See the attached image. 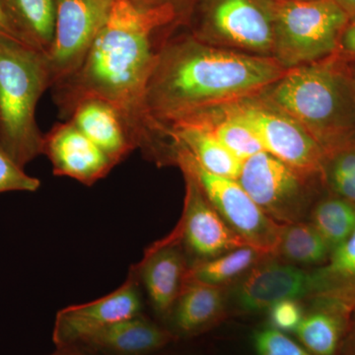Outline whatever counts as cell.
<instances>
[{"label":"cell","instance_id":"25","mask_svg":"<svg viewBox=\"0 0 355 355\" xmlns=\"http://www.w3.org/2000/svg\"><path fill=\"white\" fill-rule=\"evenodd\" d=\"M331 248L310 222L284 224L275 257L292 265L323 266Z\"/></svg>","mask_w":355,"mask_h":355},{"label":"cell","instance_id":"19","mask_svg":"<svg viewBox=\"0 0 355 355\" xmlns=\"http://www.w3.org/2000/svg\"><path fill=\"white\" fill-rule=\"evenodd\" d=\"M224 308L225 292L222 286L187 282L170 315V331L176 338L198 335L220 319Z\"/></svg>","mask_w":355,"mask_h":355},{"label":"cell","instance_id":"6","mask_svg":"<svg viewBox=\"0 0 355 355\" xmlns=\"http://www.w3.org/2000/svg\"><path fill=\"white\" fill-rule=\"evenodd\" d=\"M183 27L210 46L272 58L275 0H193Z\"/></svg>","mask_w":355,"mask_h":355},{"label":"cell","instance_id":"8","mask_svg":"<svg viewBox=\"0 0 355 355\" xmlns=\"http://www.w3.org/2000/svg\"><path fill=\"white\" fill-rule=\"evenodd\" d=\"M237 181L266 216L280 224L304 220L314 205L315 184L322 182L265 151L244 161Z\"/></svg>","mask_w":355,"mask_h":355},{"label":"cell","instance_id":"9","mask_svg":"<svg viewBox=\"0 0 355 355\" xmlns=\"http://www.w3.org/2000/svg\"><path fill=\"white\" fill-rule=\"evenodd\" d=\"M225 106L254 130L265 153L305 176L322 181L323 148L291 116L259 94Z\"/></svg>","mask_w":355,"mask_h":355},{"label":"cell","instance_id":"36","mask_svg":"<svg viewBox=\"0 0 355 355\" xmlns=\"http://www.w3.org/2000/svg\"><path fill=\"white\" fill-rule=\"evenodd\" d=\"M354 84H355V71L354 72Z\"/></svg>","mask_w":355,"mask_h":355},{"label":"cell","instance_id":"29","mask_svg":"<svg viewBox=\"0 0 355 355\" xmlns=\"http://www.w3.org/2000/svg\"><path fill=\"white\" fill-rule=\"evenodd\" d=\"M41 181L26 174L24 168L20 167L6 149L0 144V193L6 191H38Z\"/></svg>","mask_w":355,"mask_h":355},{"label":"cell","instance_id":"3","mask_svg":"<svg viewBox=\"0 0 355 355\" xmlns=\"http://www.w3.org/2000/svg\"><path fill=\"white\" fill-rule=\"evenodd\" d=\"M259 95L297 121L324 151L355 137L354 72L338 53L286 70Z\"/></svg>","mask_w":355,"mask_h":355},{"label":"cell","instance_id":"27","mask_svg":"<svg viewBox=\"0 0 355 355\" xmlns=\"http://www.w3.org/2000/svg\"><path fill=\"white\" fill-rule=\"evenodd\" d=\"M322 182L355 207V137L324 151Z\"/></svg>","mask_w":355,"mask_h":355},{"label":"cell","instance_id":"23","mask_svg":"<svg viewBox=\"0 0 355 355\" xmlns=\"http://www.w3.org/2000/svg\"><path fill=\"white\" fill-rule=\"evenodd\" d=\"M182 119L195 121L209 128L243 162L265 151L254 130L244 121L229 111L225 105L186 114L177 120Z\"/></svg>","mask_w":355,"mask_h":355},{"label":"cell","instance_id":"15","mask_svg":"<svg viewBox=\"0 0 355 355\" xmlns=\"http://www.w3.org/2000/svg\"><path fill=\"white\" fill-rule=\"evenodd\" d=\"M268 259L251 268L236 288V302L243 310L261 312L286 299L309 297L311 272Z\"/></svg>","mask_w":355,"mask_h":355},{"label":"cell","instance_id":"5","mask_svg":"<svg viewBox=\"0 0 355 355\" xmlns=\"http://www.w3.org/2000/svg\"><path fill=\"white\" fill-rule=\"evenodd\" d=\"M349 22L336 0H275L272 58L287 70L336 55Z\"/></svg>","mask_w":355,"mask_h":355},{"label":"cell","instance_id":"11","mask_svg":"<svg viewBox=\"0 0 355 355\" xmlns=\"http://www.w3.org/2000/svg\"><path fill=\"white\" fill-rule=\"evenodd\" d=\"M139 279L132 268L127 282L108 295L58 311L53 330L55 347H77L103 329L142 314Z\"/></svg>","mask_w":355,"mask_h":355},{"label":"cell","instance_id":"1","mask_svg":"<svg viewBox=\"0 0 355 355\" xmlns=\"http://www.w3.org/2000/svg\"><path fill=\"white\" fill-rule=\"evenodd\" d=\"M170 26H178L170 11L141 10L130 0H116L83 64L51 88L60 118L67 120L84 98H101L120 112L146 157L174 164V141L151 116L146 101L159 44Z\"/></svg>","mask_w":355,"mask_h":355},{"label":"cell","instance_id":"26","mask_svg":"<svg viewBox=\"0 0 355 355\" xmlns=\"http://www.w3.org/2000/svg\"><path fill=\"white\" fill-rule=\"evenodd\" d=\"M310 223L331 252L347 241L355 229V207L334 193L320 198L310 211Z\"/></svg>","mask_w":355,"mask_h":355},{"label":"cell","instance_id":"34","mask_svg":"<svg viewBox=\"0 0 355 355\" xmlns=\"http://www.w3.org/2000/svg\"><path fill=\"white\" fill-rule=\"evenodd\" d=\"M0 33L8 35V36L13 37V38L20 40L17 33L9 22L8 18L6 17V13H4L3 9H2L1 4H0ZM23 42V41H22Z\"/></svg>","mask_w":355,"mask_h":355},{"label":"cell","instance_id":"7","mask_svg":"<svg viewBox=\"0 0 355 355\" xmlns=\"http://www.w3.org/2000/svg\"><path fill=\"white\" fill-rule=\"evenodd\" d=\"M176 144L175 165L190 172L205 197L229 228L266 257H275L284 224L273 220L252 200L239 182L212 174L198 164L190 151Z\"/></svg>","mask_w":355,"mask_h":355},{"label":"cell","instance_id":"31","mask_svg":"<svg viewBox=\"0 0 355 355\" xmlns=\"http://www.w3.org/2000/svg\"><path fill=\"white\" fill-rule=\"evenodd\" d=\"M141 10L163 9L174 14L178 25L184 26L193 6V0H130Z\"/></svg>","mask_w":355,"mask_h":355},{"label":"cell","instance_id":"22","mask_svg":"<svg viewBox=\"0 0 355 355\" xmlns=\"http://www.w3.org/2000/svg\"><path fill=\"white\" fill-rule=\"evenodd\" d=\"M2 9L21 41L48 53L55 26V0H0Z\"/></svg>","mask_w":355,"mask_h":355},{"label":"cell","instance_id":"28","mask_svg":"<svg viewBox=\"0 0 355 355\" xmlns=\"http://www.w3.org/2000/svg\"><path fill=\"white\" fill-rule=\"evenodd\" d=\"M253 343L258 355H313L286 334L273 328L257 331Z\"/></svg>","mask_w":355,"mask_h":355},{"label":"cell","instance_id":"10","mask_svg":"<svg viewBox=\"0 0 355 355\" xmlns=\"http://www.w3.org/2000/svg\"><path fill=\"white\" fill-rule=\"evenodd\" d=\"M55 1V36L53 46L46 53L51 87L71 76L83 64L108 21L116 0Z\"/></svg>","mask_w":355,"mask_h":355},{"label":"cell","instance_id":"30","mask_svg":"<svg viewBox=\"0 0 355 355\" xmlns=\"http://www.w3.org/2000/svg\"><path fill=\"white\" fill-rule=\"evenodd\" d=\"M300 299H286L275 303L268 309V316L272 328L284 333L297 331L303 318L304 308Z\"/></svg>","mask_w":355,"mask_h":355},{"label":"cell","instance_id":"18","mask_svg":"<svg viewBox=\"0 0 355 355\" xmlns=\"http://www.w3.org/2000/svg\"><path fill=\"white\" fill-rule=\"evenodd\" d=\"M165 130L168 137L186 147L207 171L236 181L239 179L244 162L205 125L182 119L168 123Z\"/></svg>","mask_w":355,"mask_h":355},{"label":"cell","instance_id":"16","mask_svg":"<svg viewBox=\"0 0 355 355\" xmlns=\"http://www.w3.org/2000/svg\"><path fill=\"white\" fill-rule=\"evenodd\" d=\"M102 149L114 166L137 149L130 128L111 103L98 97L80 100L67 120Z\"/></svg>","mask_w":355,"mask_h":355},{"label":"cell","instance_id":"14","mask_svg":"<svg viewBox=\"0 0 355 355\" xmlns=\"http://www.w3.org/2000/svg\"><path fill=\"white\" fill-rule=\"evenodd\" d=\"M175 231L148 248L144 258L132 270L146 287L153 310L169 319L187 284L189 266Z\"/></svg>","mask_w":355,"mask_h":355},{"label":"cell","instance_id":"17","mask_svg":"<svg viewBox=\"0 0 355 355\" xmlns=\"http://www.w3.org/2000/svg\"><path fill=\"white\" fill-rule=\"evenodd\" d=\"M176 338L169 329L140 314L103 329L77 347L104 355H155Z\"/></svg>","mask_w":355,"mask_h":355},{"label":"cell","instance_id":"33","mask_svg":"<svg viewBox=\"0 0 355 355\" xmlns=\"http://www.w3.org/2000/svg\"><path fill=\"white\" fill-rule=\"evenodd\" d=\"M48 355H104L78 347H55V350Z\"/></svg>","mask_w":355,"mask_h":355},{"label":"cell","instance_id":"21","mask_svg":"<svg viewBox=\"0 0 355 355\" xmlns=\"http://www.w3.org/2000/svg\"><path fill=\"white\" fill-rule=\"evenodd\" d=\"M313 310L298 327L299 340L313 355H335L352 314L343 306L322 298H311Z\"/></svg>","mask_w":355,"mask_h":355},{"label":"cell","instance_id":"20","mask_svg":"<svg viewBox=\"0 0 355 355\" xmlns=\"http://www.w3.org/2000/svg\"><path fill=\"white\" fill-rule=\"evenodd\" d=\"M308 299L334 301L355 316V229L349 239L331 253L323 266L311 272Z\"/></svg>","mask_w":355,"mask_h":355},{"label":"cell","instance_id":"4","mask_svg":"<svg viewBox=\"0 0 355 355\" xmlns=\"http://www.w3.org/2000/svg\"><path fill=\"white\" fill-rule=\"evenodd\" d=\"M51 87L46 53L0 33V144L20 167L44 154L36 110Z\"/></svg>","mask_w":355,"mask_h":355},{"label":"cell","instance_id":"35","mask_svg":"<svg viewBox=\"0 0 355 355\" xmlns=\"http://www.w3.org/2000/svg\"><path fill=\"white\" fill-rule=\"evenodd\" d=\"M349 16V21L355 18V0H336Z\"/></svg>","mask_w":355,"mask_h":355},{"label":"cell","instance_id":"2","mask_svg":"<svg viewBox=\"0 0 355 355\" xmlns=\"http://www.w3.org/2000/svg\"><path fill=\"white\" fill-rule=\"evenodd\" d=\"M179 29L172 26L163 35L147 86L149 113L162 128L186 114L258 95L286 72L275 58L210 46Z\"/></svg>","mask_w":355,"mask_h":355},{"label":"cell","instance_id":"13","mask_svg":"<svg viewBox=\"0 0 355 355\" xmlns=\"http://www.w3.org/2000/svg\"><path fill=\"white\" fill-rule=\"evenodd\" d=\"M44 154L55 176L92 186L114 167L111 159L69 121L55 123L44 135Z\"/></svg>","mask_w":355,"mask_h":355},{"label":"cell","instance_id":"24","mask_svg":"<svg viewBox=\"0 0 355 355\" xmlns=\"http://www.w3.org/2000/svg\"><path fill=\"white\" fill-rule=\"evenodd\" d=\"M266 258L250 246L238 248L216 258L196 261L189 266L187 282H198L222 286L246 275L251 268Z\"/></svg>","mask_w":355,"mask_h":355},{"label":"cell","instance_id":"12","mask_svg":"<svg viewBox=\"0 0 355 355\" xmlns=\"http://www.w3.org/2000/svg\"><path fill=\"white\" fill-rule=\"evenodd\" d=\"M182 172L186 195L183 216L174 231L188 252L200 261L247 246L205 197L196 178L186 170Z\"/></svg>","mask_w":355,"mask_h":355},{"label":"cell","instance_id":"32","mask_svg":"<svg viewBox=\"0 0 355 355\" xmlns=\"http://www.w3.org/2000/svg\"><path fill=\"white\" fill-rule=\"evenodd\" d=\"M338 55L343 58L355 60V18L349 21L343 33Z\"/></svg>","mask_w":355,"mask_h":355}]
</instances>
